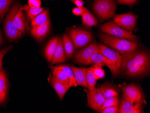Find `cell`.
Masks as SVG:
<instances>
[{"mask_svg":"<svg viewBox=\"0 0 150 113\" xmlns=\"http://www.w3.org/2000/svg\"><path fill=\"white\" fill-rule=\"evenodd\" d=\"M134 102L125 95L122 96L121 103L119 108V113H128L131 110Z\"/></svg>","mask_w":150,"mask_h":113,"instance_id":"obj_27","label":"cell"},{"mask_svg":"<svg viewBox=\"0 0 150 113\" xmlns=\"http://www.w3.org/2000/svg\"><path fill=\"white\" fill-rule=\"evenodd\" d=\"M137 16L131 13L117 15L115 16L113 22L127 31H131L135 28Z\"/></svg>","mask_w":150,"mask_h":113,"instance_id":"obj_11","label":"cell"},{"mask_svg":"<svg viewBox=\"0 0 150 113\" xmlns=\"http://www.w3.org/2000/svg\"><path fill=\"white\" fill-rule=\"evenodd\" d=\"M13 21L17 29L23 33L27 30L28 26L23 15V9L22 7H20L17 13L13 18Z\"/></svg>","mask_w":150,"mask_h":113,"instance_id":"obj_17","label":"cell"},{"mask_svg":"<svg viewBox=\"0 0 150 113\" xmlns=\"http://www.w3.org/2000/svg\"><path fill=\"white\" fill-rule=\"evenodd\" d=\"M9 1H12V0H9Z\"/></svg>","mask_w":150,"mask_h":113,"instance_id":"obj_41","label":"cell"},{"mask_svg":"<svg viewBox=\"0 0 150 113\" xmlns=\"http://www.w3.org/2000/svg\"><path fill=\"white\" fill-rule=\"evenodd\" d=\"M100 29L105 33L115 38L125 39L134 42L138 40L137 36L120 27L113 22L110 21L103 24L100 27Z\"/></svg>","mask_w":150,"mask_h":113,"instance_id":"obj_4","label":"cell"},{"mask_svg":"<svg viewBox=\"0 0 150 113\" xmlns=\"http://www.w3.org/2000/svg\"><path fill=\"white\" fill-rule=\"evenodd\" d=\"M142 102L136 103L135 104H133L131 110L128 113H144L142 107Z\"/></svg>","mask_w":150,"mask_h":113,"instance_id":"obj_33","label":"cell"},{"mask_svg":"<svg viewBox=\"0 0 150 113\" xmlns=\"http://www.w3.org/2000/svg\"><path fill=\"white\" fill-rule=\"evenodd\" d=\"M12 1L0 0V20L2 19L5 13L9 10Z\"/></svg>","mask_w":150,"mask_h":113,"instance_id":"obj_31","label":"cell"},{"mask_svg":"<svg viewBox=\"0 0 150 113\" xmlns=\"http://www.w3.org/2000/svg\"><path fill=\"white\" fill-rule=\"evenodd\" d=\"M72 13L75 16H81L82 13H83V10L81 7H76L73 8L72 9Z\"/></svg>","mask_w":150,"mask_h":113,"instance_id":"obj_38","label":"cell"},{"mask_svg":"<svg viewBox=\"0 0 150 113\" xmlns=\"http://www.w3.org/2000/svg\"><path fill=\"white\" fill-rule=\"evenodd\" d=\"M98 52L109 59L113 63L117 76L120 72L122 63V55L120 54L118 52L109 48L104 45H98Z\"/></svg>","mask_w":150,"mask_h":113,"instance_id":"obj_10","label":"cell"},{"mask_svg":"<svg viewBox=\"0 0 150 113\" xmlns=\"http://www.w3.org/2000/svg\"><path fill=\"white\" fill-rule=\"evenodd\" d=\"M52 76L58 81L65 84H69L70 80L67 75L55 66H52Z\"/></svg>","mask_w":150,"mask_h":113,"instance_id":"obj_25","label":"cell"},{"mask_svg":"<svg viewBox=\"0 0 150 113\" xmlns=\"http://www.w3.org/2000/svg\"><path fill=\"white\" fill-rule=\"evenodd\" d=\"M98 51V44L96 43H92L76 53L75 61L81 65H91V58L94 53H97Z\"/></svg>","mask_w":150,"mask_h":113,"instance_id":"obj_8","label":"cell"},{"mask_svg":"<svg viewBox=\"0 0 150 113\" xmlns=\"http://www.w3.org/2000/svg\"><path fill=\"white\" fill-rule=\"evenodd\" d=\"M77 6V7H81L84 6V2L83 0H70Z\"/></svg>","mask_w":150,"mask_h":113,"instance_id":"obj_39","label":"cell"},{"mask_svg":"<svg viewBox=\"0 0 150 113\" xmlns=\"http://www.w3.org/2000/svg\"><path fill=\"white\" fill-rule=\"evenodd\" d=\"M56 68L59 70H62L67 75V76L69 78V84L72 87L74 86L75 87H76L77 85L76 81L74 77V74L72 69L71 68L70 66L67 65H63L61 66H56Z\"/></svg>","mask_w":150,"mask_h":113,"instance_id":"obj_26","label":"cell"},{"mask_svg":"<svg viewBox=\"0 0 150 113\" xmlns=\"http://www.w3.org/2000/svg\"><path fill=\"white\" fill-rule=\"evenodd\" d=\"M7 92V79L3 70H0V104L5 101Z\"/></svg>","mask_w":150,"mask_h":113,"instance_id":"obj_22","label":"cell"},{"mask_svg":"<svg viewBox=\"0 0 150 113\" xmlns=\"http://www.w3.org/2000/svg\"><path fill=\"white\" fill-rule=\"evenodd\" d=\"M28 6L32 7H40L42 1L41 0H28Z\"/></svg>","mask_w":150,"mask_h":113,"instance_id":"obj_36","label":"cell"},{"mask_svg":"<svg viewBox=\"0 0 150 113\" xmlns=\"http://www.w3.org/2000/svg\"><path fill=\"white\" fill-rule=\"evenodd\" d=\"M93 7L100 18L107 19L114 16L117 4L115 0H96Z\"/></svg>","mask_w":150,"mask_h":113,"instance_id":"obj_2","label":"cell"},{"mask_svg":"<svg viewBox=\"0 0 150 113\" xmlns=\"http://www.w3.org/2000/svg\"><path fill=\"white\" fill-rule=\"evenodd\" d=\"M23 9L26 12L27 16L31 21L44 11L43 7H32L27 5L23 6Z\"/></svg>","mask_w":150,"mask_h":113,"instance_id":"obj_28","label":"cell"},{"mask_svg":"<svg viewBox=\"0 0 150 113\" xmlns=\"http://www.w3.org/2000/svg\"><path fill=\"white\" fill-rule=\"evenodd\" d=\"M123 95L134 103L142 102L144 101V93L140 87L134 83L124 84L120 86Z\"/></svg>","mask_w":150,"mask_h":113,"instance_id":"obj_9","label":"cell"},{"mask_svg":"<svg viewBox=\"0 0 150 113\" xmlns=\"http://www.w3.org/2000/svg\"><path fill=\"white\" fill-rule=\"evenodd\" d=\"M99 37L104 44L122 54L134 51L139 48L138 43L134 41L115 38L106 33H101Z\"/></svg>","mask_w":150,"mask_h":113,"instance_id":"obj_1","label":"cell"},{"mask_svg":"<svg viewBox=\"0 0 150 113\" xmlns=\"http://www.w3.org/2000/svg\"><path fill=\"white\" fill-rule=\"evenodd\" d=\"M82 8L83 13L81 16L83 24L89 28L96 26L98 24L96 18L84 6L82 7Z\"/></svg>","mask_w":150,"mask_h":113,"instance_id":"obj_20","label":"cell"},{"mask_svg":"<svg viewBox=\"0 0 150 113\" xmlns=\"http://www.w3.org/2000/svg\"><path fill=\"white\" fill-rule=\"evenodd\" d=\"M2 41H3V39H2V36H1V33L0 32V45L2 43Z\"/></svg>","mask_w":150,"mask_h":113,"instance_id":"obj_40","label":"cell"},{"mask_svg":"<svg viewBox=\"0 0 150 113\" xmlns=\"http://www.w3.org/2000/svg\"><path fill=\"white\" fill-rule=\"evenodd\" d=\"M99 88L105 98L118 95V89L117 87L108 82L100 85Z\"/></svg>","mask_w":150,"mask_h":113,"instance_id":"obj_18","label":"cell"},{"mask_svg":"<svg viewBox=\"0 0 150 113\" xmlns=\"http://www.w3.org/2000/svg\"><path fill=\"white\" fill-rule=\"evenodd\" d=\"M69 35L76 49L81 48L87 45L92 41V35L86 30L81 28L72 29Z\"/></svg>","mask_w":150,"mask_h":113,"instance_id":"obj_6","label":"cell"},{"mask_svg":"<svg viewBox=\"0 0 150 113\" xmlns=\"http://www.w3.org/2000/svg\"><path fill=\"white\" fill-rule=\"evenodd\" d=\"M49 80L50 85L55 90L61 101L64 98L67 92L71 87V86L69 84H65L59 82L51 75H50Z\"/></svg>","mask_w":150,"mask_h":113,"instance_id":"obj_14","label":"cell"},{"mask_svg":"<svg viewBox=\"0 0 150 113\" xmlns=\"http://www.w3.org/2000/svg\"><path fill=\"white\" fill-rule=\"evenodd\" d=\"M20 5L15 4L12 7L6 17L4 24V29L6 37L11 40L18 38L23 35L22 33L17 29L13 19L15 16L20 9Z\"/></svg>","mask_w":150,"mask_h":113,"instance_id":"obj_3","label":"cell"},{"mask_svg":"<svg viewBox=\"0 0 150 113\" xmlns=\"http://www.w3.org/2000/svg\"><path fill=\"white\" fill-rule=\"evenodd\" d=\"M62 41L66 57L67 58H70L75 52V47L70 37L66 34H64Z\"/></svg>","mask_w":150,"mask_h":113,"instance_id":"obj_23","label":"cell"},{"mask_svg":"<svg viewBox=\"0 0 150 113\" xmlns=\"http://www.w3.org/2000/svg\"><path fill=\"white\" fill-rule=\"evenodd\" d=\"M138 0H117V1L120 4H124V5H132L134 3H135Z\"/></svg>","mask_w":150,"mask_h":113,"instance_id":"obj_37","label":"cell"},{"mask_svg":"<svg viewBox=\"0 0 150 113\" xmlns=\"http://www.w3.org/2000/svg\"><path fill=\"white\" fill-rule=\"evenodd\" d=\"M93 71L96 80L102 79L105 77V72L102 67L93 66Z\"/></svg>","mask_w":150,"mask_h":113,"instance_id":"obj_32","label":"cell"},{"mask_svg":"<svg viewBox=\"0 0 150 113\" xmlns=\"http://www.w3.org/2000/svg\"><path fill=\"white\" fill-rule=\"evenodd\" d=\"M101 113H119L118 106H110L100 112Z\"/></svg>","mask_w":150,"mask_h":113,"instance_id":"obj_35","label":"cell"},{"mask_svg":"<svg viewBox=\"0 0 150 113\" xmlns=\"http://www.w3.org/2000/svg\"><path fill=\"white\" fill-rule=\"evenodd\" d=\"M59 39V38L58 37L53 38L49 42L45 47V55L47 60L50 62H51L54 53L57 48Z\"/></svg>","mask_w":150,"mask_h":113,"instance_id":"obj_21","label":"cell"},{"mask_svg":"<svg viewBox=\"0 0 150 113\" xmlns=\"http://www.w3.org/2000/svg\"><path fill=\"white\" fill-rule=\"evenodd\" d=\"M121 55L122 63L120 71L122 74L130 77L139 76L147 74L144 69L134 62L129 53H125Z\"/></svg>","mask_w":150,"mask_h":113,"instance_id":"obj_5","label":"cell"},{"mask_svg":"<svg viewBox=\"0 0 150 113\" xmlns=\"http://www.w3.org/2000/svg\"><path fill=\"white\" fill-rule=\"evenodd\" d=\"M119 104V97L118 95L114 96L112 97L106 98L105 102L100 108L99 113L102 110H103L105 108L110 107V106H118Z\"/></svg>","mask_w":150,"mask_h":113,"instance_id":"obj_30","label":"cell"},{"mask_svg":"<svg viewBox=\"0 0 150 113\" xmlns=\"http://www.w3.org/2000/svg\"><path fill=\"white\" fill-rule=\"evenodd\" d=\"M50 21L40 26L33 27L31 33L33 37L38 40L44 38L50 31Z\"/></svg>","mask_w":150,"mask_h":113,"instance_id":"obj_15","label":"cell"},{"mask_svg":"<svg viewBox=\"0 0 150 113\" xmlns=\"http://www.w3.org/2000/svg\"><path fill=\"white\" fill-rule=\"evenodd\" d=\"M12 48V46L10 45L0 50V70H3V59L4 56Z\"/></svg>","mask_w":150,"mask_h":113,"instance_id":"obj_34","label":"cell"},{"mask_svg":"<svg viewBox=\"0 0 150 113\" xmlns=\"http://www.w3.org/2000/svg\"><path fill=\"white\" fill-rule=\"evenodd\" d=\"M132 60L146 72L150 70V57L148 53L144 50H136L128 52Z\"/></svg>","mask_w":150,"mask_h":113,"instance_id":"obj_12","label":"cell"},{"mask_svg":"<svg viewBox=\"0 0 150 113\" xmlns=\"http://www.w3.org/2000/svg\"><path fill=\"white\" fill-rule=\"evenodd\" d=\"M96 79L93 71V66L87 69L86 82L88 88L89 90H92L95 88L96 83Z\"/></svg>","mask_w":150,"mask_h":113,"instance_id":"obj_29","label":"cell"},{"mask_svg":"<svg viewBox=\"0 0 150 113\" xmlns=\"http://www.w3.org/2000/svg\"><path fill=\"white\" fill-rule=\"evenodd\" d=\"M66 60V55L63 46L62 40L59 39L57 48L54 53L51 63L52 64L63 63Z\"/></svg>","mask_w":150,"mask_h":113,"instance_id":"obj_19","label":"cell"},{"mask_svg":"<svg viewBox=\"0 0 150 113\" xmlns=\"http://www.w3.org/2000/svg\"><path fill=\"white\" fill-rule=\"evenodd\" d=\"M87 97V105L97 112L100 111V108L103 105L105 98L102 94L99 87L93 88L92 90L85 89Z\"/></svg>","mask_w":150,"mask_h":113,"instance_id":"obj_7","label":"cell"},{"mask_svg":"<svg viewBox=\"0 0 150 113\" xmlns=\"http://www.w3.org/2000/svg\"><path fill=\"white\" fill-rule=\"evenodd\" d=\"M50 21L49 11L48 10H45L32 20L31 25L32 27L40 26L45 24Z\"/></svg>","mask_w":150,"mask_h":113,"instance_id":"obj_24","label":"cell"},{"mask_svg":"<svg viewBox=\"0 0 150 113\" xmlns=\"http://www.w3.org/2000/svg\"><path fill=\"white\" fill-rule=\"evenodd\" d=\"M91 64H93V66L102 67L107 66L112 72L113 77H117L115 68L113 63L109 59L99 52L94 53L91 59Z\"/></svg>","mask_w":150,"mask_h":113,"instance_id":"obj_13","label":"cell"},{"mask_svg":"<svg viewBox=\"0 0 150 113\" xmlns=\"http://www.w3.org/2000/svg\"><path fill=\"white\" fill-rule=\"evenodd\" d=\"M77 85L88 88L86 82V68H79L70 66Z\"/></svg>","mask_w":150,"mask_h":113,"instance_id":"obj_16","label":"cell"}]
</instances>
